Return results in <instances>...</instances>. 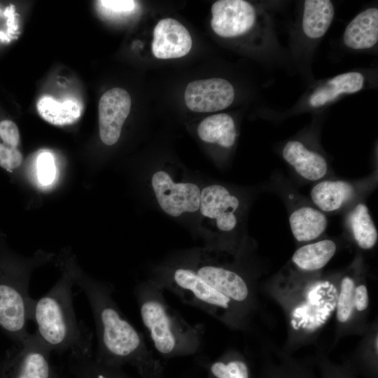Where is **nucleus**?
Returning <instances> with one entry per match:
<instances>
[{"label":"nucleus","instance_id":"17","mask_svg":"<svg viewBox=\"0 0 378 378\" xmlns=\"http://www.w3.org/2000/svg\"><path fill=\"white\" fill-rule=\"evenodd\" d=\"M364 81L363 75L357 71L337 75L313 92L309 99V105L314 108L321 107L342 94L358 92L363 88Z\"/></svg>","mask_w":378,"mask_h":378},{"label":"nucleus","instance_id":"22","mask_svg":"<svg viewBox=\"0 0 378 378\" xmlns=\"http://www.w3.org/2000/svg\"><path fill=\"white\" fill-rule=\"evenodd\" d=\"M36 108L42 118L55 125L71 124L82 113V106L78 101L69 99L60 102L48 95L38 100Z\"/></svg>","mask_w":378,"mask_h":378},{"label":"nucleus","instance_id":"3","mask_svg":"<svg viewBox=\"0 0 378 378\" xmlns=\"http://www.w3.org/2000/svg\"><path fill=\"white\" fill-rule=\"evenodd\" d=\"M163 288L150 278L135 295L142 323L156 351L165 356L193 354L202 344L203 329L187 322L166 302Z\"/></svg>","mask_w":378,"mask_h":378},{"label":"nucleus","instance_id":"8","mask_svg":"<svg viewBox=\"0 0 378 378\" xmlns=\"http://www.w3.org/2000/svg\"><path fill=\"white\" fill-rule=\"evenodd\" d=\"M12 361L11 378H58L50 362V349L36 332L29 333L21 342Z\"/></svg>","mask_w":378,"mask_h":378},{"label":"nucleus","instance_id":"5","mask_svg":"<svg viewBox=\"0 0 378 378\" xmlns=\"http://www.w3.org/2000/svg\"><path fill=\"white\" fill-rule=\"evenodd\" d=\"M244 209L241 197L230 188L219 183L203 186L196 216L200 230L209 241L206 246L234 252Z\"/></svg>","mask_w":378,"mask_h":378},{"label":"nucleus","instance_id":"21","mask_svg":"<svg viewBox=\"0 0 378 378\" xmlns=\"http://www.w3.org/2000/svg\"><path fill=\"white\" fill-rule=\"evenodd\" d=\"M348 229L356 244L362 249L372 248L378 239V232L368 206L358 203L346 217Z\"/></svg>","mask_w":378,"mask_h":378},{"label":"nucleus","instance_id":"28","mask_svg":"<svg viewBox=\"0 0 378 378\" xmlns=\"http://www.w3.org/2000/svg\"><path fill=\"white\" fill-rule=\"evenodd\" d=\"M0 139L3 144L17 148L20 143V132L14 122L10 120L0 121Z\"/></svg>","mask_w":378,"mask_h":378},{"label":"nucleus","instance_id":"30","mask_svg":"<svg viewBox=\"0 0 378 378\" xmlns=\"http://www.w3.org/2000/svg\"><path fill=\"white\" fill-rule=\"evenodd\" d=\"M105 8L117 12L131 11L134 8V1H100Z\"/></svg>","mask_w":378,"mask_h":378},{"label":"nucleus","instance_id":"26","mask_svg":"<svg viewBox=\"0 0 378 378\" xmlns=\"http://www.w3.org/2000/svg\"><path fill=\"white\" fill-rule=\"evenodd\" d=\"M22 155L17 148L8 146L0 142V167L8 172L19 167Z\"/></svg>","mask_w":378,"mask_h":378},{"label":"nucleus","instance_id":"18","mask_svg":"<svg viewBox=\"0 0 378 378\" xmlns=\"http://www.w3.org/2000/svg\"><path fill=\"white\" fill-rule=\"evenodd\" d=\"M327 224L324 213L310 206H299L289 216L290 230L299 242L318 238L326 231Z\"/></svg>","mask_w":378,"mask_h":378},{"label":"nucleus","instance_id":"29","mask_svg":"<svg viewBox=\"0 0 378 378\" xmlns=\"http://www.w3.org/2000/svg\"><path fill=\"white\" fill-rule=\"evenodd\" d=\"M369 294L366 286L363 284L356 285L354 293V309L365 311L369 305Z\"/></svg>","mask_w":378,"mask_h":378},{"label":"nucleus","instance_id":"31","mask_svg":"<svg viewBox=\"0 0 378 378\" xmlns=\"http://www.w3.org/2000/svg\"><path fill=\"white\" fill-rule=\"evenodd\" d=\"M378 340H377V336H376L375 339H374V349L376 350V352L377 353V342Z\"/></svg>","mask_w":378,"mask_h":378},{"label":"nucleus","instance_id":"13","mask_svg":"<svg viewBox=\"0 0 378 378\" xmlns=\"http://www.w3.org/2000/svg\"><path fill=\"white\" fill-rule=\"evenodd\" d=\"M282 156L300 176L307 181H317L328 173L325 158L299 141H288L283 148Z\"/></svg>","mask_w":378,"mask_h":378},{"label":"nucleus","instance_id":"9","mask_svg":"<svg viewBox=\"0 0 378 378\" xmlns=\"http://www.w3.org/2000/svg\"><path fill=\"white\" fill-rule=\"evenodd\" d=\"M234 99V90L227 80L213 78L189 83L184 93L187 107L195 112L209 113L227 108Z\"/></svg>","mask_w":378,"mask_h":378},{"label":"nucleus","instance_id":"20","mask_svg":"<svg viewBox=\"0 0 378 378\" xmlns=\"http://www.w3.org/2000/svg\"><path fill=\"white\" fill-rule=\"evenodd\" d=\"M336 250L337 246L334 241L320 240L298 248L292 256V262L302 271H317L328 264Z\"/></svg>","mask_w":378,"mask_h":378},{"label":"nucleus","instance_id":"1","mask_svg":"<svg viewBox=\"0 0 378 378\" xmlns=\"http://www.w3.org/2000/svg\"><path fill=\"white\" fill-rule=\"evenodd\" d=\"M71 279L84 293L92 312L97 337L95 359L112 367L131 363L142 371L154 365L143 335L124 316L113 300V289L80 273L75 272Z\"/></svg>","mask_w":378,"mask_h":378},{"label":"nucleus","instance_id":"10","mask_svg":"<svg viewBox=\"0 0 378 378\" xmlns=\"http://www.w3.org/2000/svg\"><path fill=\"white\" fill-rule=\"evenodd\" d=\"M255 20V10L246 1L220 0L211 6V26L221 37L232 38L246 34Z\"/></svg>","mask_w":378,"mask_h":378},{"label":"nucleus","instance_id":"12","mask_svg":"<svg viewBox=\"0 0 378 378\" xmlns=\"http://www.w3.org/2000/svg\"><path fill=\"white\" fill-rule=\"evenodd\" d=\"M192 43L189 31L181 23L164 18L155 27L152 52L158 59L178 58L190 52Z\"/></svg>","mask_w":378,"mask_h":378},{"label":"nucleus","instance_id":"25","mask_svg":"<svg viewBox=\"0 0 378 378\" xmlns=\"http://www.w3.org/2000/svg\"><path fill=\"white\" fill-rule=\"evenodd\" d=\"M210 373L214 378H249L246 364L239 358L213 363Z\"/></svg>","mask_w":378,"mask_h":378},{"label":"nucleus","instance_id":"23","mask_svg":"<svg viewBox=\"0 0 378 378\" xmlns=\"http://www.w3.org/2000/svg\"><path fill=\"white\" fill-rule=\"evenodd\" d=\"M69 358L74 378H122L113 371V367L99 362L92 355Z\"/></svg>","mask_w":378,"mask_h":378},{"label":"nucleus","instance_id":"6","mask_svg":"<svg viewBox=\"0 0 378 378\" xmlns=\"http://www.w3.org/2000/svg\"><path fill=\"white\" fill-rule=\"evenodd\" d=\"M150 184L158 205L166 214L174 218L197 216L202 186L186 171L164 164L153 171Z\"/></svg>","mask_w":378,"mask_h":378},{"label":"nucleus","instance_id":"24","mask_svg":"<svg viewBox=\"0 0 378 378\" xmlns=\"http://www.w3.org/2000/svg\"><path fill=\"white\" fill-rule=\"evenodd\" d=\"M355 286V281L350 276H344L340 281L336 306V316L337 321L341 323L347 322L354 312Z\"/></svg>","mask_w":378,"mask_h":378},{"label":"nucleus","instance_id":"16","mask_svg":"<svg viewBox=\"0 0 378 378\" xmlns=\"http://www.w3.org/2000/svg\"><path fill=\"white\" fill-rule=\"evenodd\" d=\"M355 195L354 186L349 182L326 180L315 184L311 190L313 203L322 212H332L340 209Z\"/></svg>","mask_w":378,"mask_h":378},{"label":"nucleus","instance_id":"27","mask_svg":"<svg viewBox=\"0 0 378 378\" xmlns=\"http://www.w3.org/2000/svg\"><path fill=\"white\" fill-rule=\"evenodd\" d=\"M38 176L40 181L48 185L50 183L55 176V167L52 155L49 153L39 155L37 160Z\"/></svg>","mask_w":378,"mask_h":378},{"label":"nucleus","instance_id":"7","mask_svg":"<svg viewBox=\"0 0 378 378\" xmlns=\"http://www.w3.org/2000/svg\"><path fill=\"white\" fill-rule=\"evenodd\" d=\"M183 258L206 284L238 307L248 302L247 281L234 268L220 262L214 249L207 246L195 249Z\"/></svg>","mask_w":378,"mask_h":378},{"label":"nucleus","instance_id":"15","mask_svg":"<svg viewBox=\"0 0 378 378\" xmlns=\"http://www.w3.org/2000/svg\"><path fill=\"white\" fill-rule=\"evenodd\" d=\"M196 132L202 142L223 150L232 148L237 137L234 121L227 113L206 117L200 122Z\"/></svg>","mask_w":378,"mask_h":378},{"label":"nucleus","instance_id":"4","mask_svg":"<svg viewBox=\"0 0 378 378\" xmlns=\"http://www.w3.org/2000/svg\"><path fill=\"white\" fill-rule=\"evenodd\" d=\"M150 278L183 302L225 323L239 325L240 307L206 284L183 258L157 266Z\"/></svg>","mask_w":378,"mask_h":378},{"label":"nucleus","instance_id":"2","mask_svg":"<svg viewBox=\"0 0 378 378\" xmlns=\"http://www.w3.org/2000/svg\"><path fill=\"white\" fill-rule=\"evenodd\" d=\"M73 281L64 277L46 295L34 300L31 320L52 351L71 356L92 355V335L77 318L73 305Z\"/></svg>","mask_w":378,"mask_h":378},{"label":"nucleus","instance_id":"11","mask_svg":"<svg viewBox=\"0 0 378 378\" xmlns=\"http://www.w3.org/2000/svg\"><path fill=\"white\" fill-rule=\"evenodd\" d=\"M131 105V97L122 88H113L102 94L98 112L99 137L103 144L112 146L118 142Z\"/></svg>","mask_w":378,"mask_h":378},{"label":"nucleus","instance_id":"14","mask_svg":"<svg viewBox=\"0 0 378 378\" xmlns=\"http://www.w3.org/2000/svg\"><path fill=\"white\" fill-rule=\"evenodd\" d=\"M344 44L354 50L372 48L378 41V9L369 8L358 14L346 26Z\"/></svg>","mask_w":378,"mask_h":378},{"label":"nucleus","instance_id":"19","mask_svg":"<svg viewBox=\"0 0 378 378\" xmlns=\"http://www.w3.org/2000/svg\"><path fill=\"white\" fill-rule=\"evenodd\" d=\"M335 15L329 0H306L304 3L302 27L310 38H319L329 29Z\"/></svg>","mask_w":378,"mask_h":378}]
</instances>
